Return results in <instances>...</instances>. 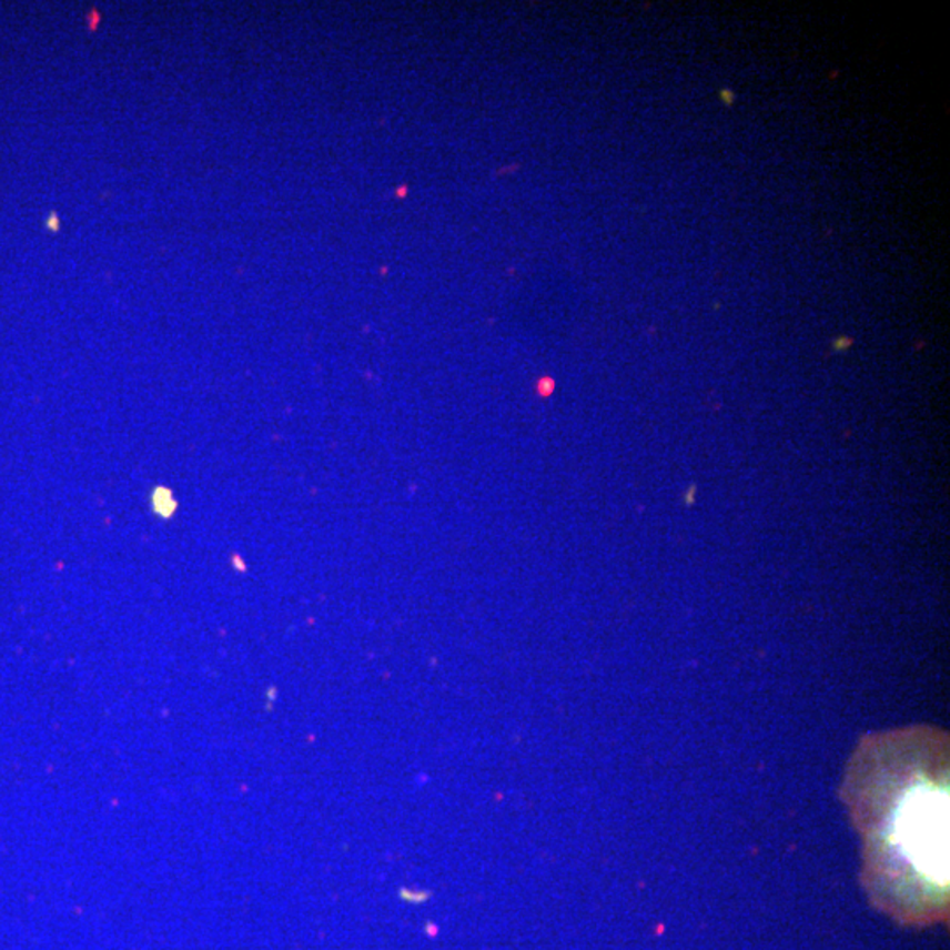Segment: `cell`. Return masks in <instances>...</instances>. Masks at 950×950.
<instances>
[{
  "instance_id": "cell-2",
  "label": "cell",
  "mask_w": 950,
  "mask_h": 950,
  "mask_svg": "<svg viewBox=\"0 0 950 950\" xmlns=\"http://www.w3.org/2000/svg\"><path fill=\"white\" fill-rule=\"evenodd\" d=\"M153 505L158 507L159 514H162L164 518H168V516L173 513L174 507H176V504H174V501L173 498H171V495L168 498L162 497V489H159V492L153 495Z\"/></svg>"
},
{
  "instance_id": "cell-1",
  "label": "cell",
  "mask_w": 950,
  "mask_h": 950,
  "mask_svg": "<svg viewBox=\"0 0 950 950\" xmlns=\"http://www.w3.org/2000/svg\"><path fill=\"white\" fill-rule=\"evenodd\" d=\"M843 801L862 840L871 904L904 928L949 921V736L933 727L868 735Z\"/></svg>"
}]
</instances>
